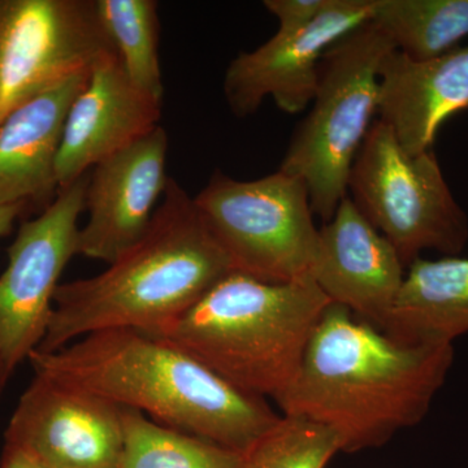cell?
Instances as JSON below:
<instances>
[{"mask_svg":"<svg viewBox=\"0 0 468 468\" xmlns=\"http://www.w3.org/2000/svg\"><path fill=\"white\" fill-rule=\"evenodd\" d=\"M452 362V344L401 343L331 303L276 402L331 428L341 452L378 448L427 417Z\"/></svg>","mask_w":468,"mask_h":468,"instance_id":"cell-1","label":"cell"},{"mask_svg":"<svg viewBox=\"0 0 468 468\" xmlns=\"http://www.w3.org/2000/svg\"><path fill=\"white\" fill-rule=\"evenodd\" d=\"M27 360L34 374L239 454L280 418L266 399L228 384L165 338L134 329L95 332Z\"/></svg>","mask_w":468,"mask_h":468,"instance_id":"cell-2","label":"cell"},{"mask_svg":"<svg viewBox=\"0 0 468 468\" xmlns=\"http://www.w3.org/2000/svg\"><path fill=\"white\" fill-rule=\"evenodd\" d=\"M232 272V261L203 223L193 197L169 178L140 241L103 272L58 285L37 350H58L110 329L165 335Z\"/></svg>","mask_w":468,"mask_h":468,"instance_id":"cell-3","label":"cell"},{"mask_svg":"<svg viewBox=\"0 0 468 468\" xmlns=\"http://www.w3.org/2000/svg\"><path fill=\"white\" fill-rule=\"evenodd\" d=\"M329 304L311 276L267 282L234 271L160 337L241 392L276 401Z\"/></svg>","mask_w":468,"mask_h":468,"instance_id":"cell-4","label":"cell"},{"mask_svg":"<svg viewBox=\"0 0 468 468\" xmlns=\"http://www.w3.org/2000/svg\"><path fill=\"white\" fill-rule=\"evenodd\" d=\"M396 46L377 24L356 27L320 61L311 109L295 129L280 171L302 178L324 223L349 193L351 167L378 109V68Z\"/></svg>","mask_w":468,"mask_h":468,"instance_id":"cell-5","label":"cell"},{"mask_svg":"<svg viewBox=\"0 0 468 468\" xmlns=\"http://www.w3.org/2000/svg\"><path fill=\"white\" fill-rule=\"evenodd\" d=\"M349 198L408 268L421 252L457 257L468 242L466 211L452 196L432 150L409 155L378 120L351 167Z\"/></svg>","mask_w":468,"mask_h":468,"instance_id":"cell-6","label":"cell"},{"mask_svg":"<svg viewBox=\"0 0 468 468\" xmlns=\"http://www.w3.org/2000/svg\"><path fill=\"white\" fill-rule=\"evenodd\" d=\"M193 199L236 272L267 282L311 276L319 229L302 178L279 169L241 181L217 171Z\"/></svg>","mask_w":468,"mask_h":468,"instance_id":"cell-7","label":"cell"},{"mask_svg":"<svg viewBox=\"0 0 468 468\" xmlns=\"http://www.w3.org/2000/svg\"><path fill=\"white\" fill-rule=\"evenodd\" d=\"M111 50L94 0H0V122Z\"/></svg>","mask_w":468,"mask_h":468,"instance_id":"cell-8","label":"cell"},{"mask_svg":"<svg viewBox=\"0 0 468 468\" xmlns=\"http://www.w3.org/2000/svg\"><path fill=\"white\" fill-rule=\"evenodd\" d=\"M89 175L58 190L38 218L23 223L8 248V266L0 275V359L11 374L45 338L58 279L79 255Z\"/></svg>","mask_w":468,"mask_h":468,"instance_id":"cell-9","label":"cell"},{"mask_svg":"<svg viewBox=\"0 0 468 468\" xmlns=\"http://www.w3.org/2000/svg\"><path fill=\"white\" fill-rule=\"evenodd\" d=\"M122 408L95 394L34 374L5 430L45 468H120Z\"/></svg>","mask_w":468,"mask_h":468,"instance_id":"cell-10","label":"cell"},{"mask_svg":"<svg viewBox=\"0 0 468 468\" xmlns=\"http://www.w3.org/2000/svg\"><path fill=\"white\" fill-rule=\"evenodd\" d=\"M372 20V0H335L318 21L300 33H275L241 52L224 76V95L237 117L257 112L272 98L282 112L297 115L313 101L323 55L338 39Z\"/></svg>","mask_w":468,"mask_h":468,"instance_id":"cell-11","label":"cell"},{"mask_svg":"<svg viewBox=\"0 0 468 468\" xmlns=\"http://www.w3.org/2000/svg\"><path fill=\"white\" fill-rule=\"evenodd\" d=\"M168 135L162 125L92 168L79 255L116 261L143 239L167 189Z\"/></svg>","mask_w":468,"mask_h":468,"instance_id":"cell-12","label":"cell"},{"mask_svg":"<svg viewBox=\"0 0 468 468\" xmlns=\"http://www.w3.org/2000/svg\"><path fill=\"white\" fill-rule=\"evenodd\" d=\"M162 104L129 79L115 51L104 52L68 112L57 158L58 190L158 128Z\"/></svg>","mask_w":468,"mask_h":468,"instance_id":"cell-13","label":"cell"},{"mask_svg":"<svg viewBox=\"0 0 468 468\" xmlns=\"http://www.w3.org/2000/svg\"><path fill=\"white\" fill-rule=\"evenodd\" d=\"M405 273L392 243L347 196L319 229L311 277L320 291L331 303L383 331Z\"/></svg>","mask_w":468,"mask_h":468,"instance_id":"cell-14","label":"cell"},{"mask_svg":"<svg viewBox=\"0 0 468 468\" xmlns=\"http://www.w3.org/2000/svg\"><path fill=\"white\" fill-rule=\"evenodd\" d=\"M468 109V46L415 60L399 50L378 68L380 122L392 129L409 155L432 150L437 132Z\"/></svg>","mask_w":468,"mask_h":468,"instance_id":"cell-15","label":"cell"},{"mask_svg":"<svg viewBox=\"0 0 468 468\" xmlns=\"http://www.w3.org/2000/svg\"><path fill=\"white\" fill-rule=\"evenodd\" d=\"M80 73L20 104L0 122V206L57 198V158L70 106L88 84Z\"/></svg>","mask_w":468,"mask_h":468,"instance_id":"cell-16","label":"cell"},{"mask_svg":"<svg viewBox=\"0 0 468 468\" xmlns=\"http://www.w3.org/2000/svg\"><path fill=\"white\" fill-rule=\"evenodd\" d=\"M383 332L405 344H452L468 334L467 258L412 261Z\"/></svg>","mask_w":468,"mask_h":468,"instance_id":"cell-17","label":"cell"},{"mask_svg":"<svg viewBox=\"0 0 468 468\" xmlns=\"http://www.w3.org/2000/svg\"><path fill=\"white\" fill-rule=\"evenodd\" d=\"M372 23L415 60L440 57L468 37V0H372Z\"/></svg>","mask_w":468,"mask_h":468,"instance_id":"cell-18","label":"cell"},{"mask_svg":"<svg viewBox=\"0 0 468 468\" xmlns=\"http://www.w3.org/2000/svg\"><path fill=\"white\" fill-rule=\"evenodd\" d=\"M120 468H239V452L162 426L143 412L122 410Z\"/></svg>","mask_w":468,"mask_h":468,"instance_id":"cell-19","label":"cell"},{"mask_svg":"<svg viewBox=\"0 0 468 468\" xmlns=\"http://www.w3.org/2000/svg\"><path fill=\"white\" fill-rule=\"evenodd\" d=\"M104 34L126 75L144 91L163 100L159 61V14L155 0H94Z\"/></svg>","mask_w":468,"mask_h":468,"instance_id":"cell-20","label":"cell"},{"mask_svg":"<svg viewBox=\"0 0 468 468\" xmlns=\"http://www.w3.org/2000/svg\"><path fill=\"white\" fill-rule=\"evenodd\" d=\"M341 452L331 428L298 415H282L250 448L239 468H325Z\"/></svg>","mask_w":468,"mask_h":468,"instance_id":"cell-21","label":"cell"},{"mask_svg":"<svg viewBox=\"0 0 468 468\" xmlns=\"http://www.w3.org/2000/svg\"><path fill=\"white\" fill-rule=\"evenodd\" d=\"M334 3L335 0H266L263 5L279 23L276 33L292 36L313 26Z\"/></svg>","mask_w":468,"mask_h":468,"instance_id":"cell-22","label":"cell"},{"mask_svg":"<svg viewBox=\"0 0 468 468\" xmlns=\"http://www.w3.org/2000/svg\"><path fill=\"white\" fill-rule=\"evenodd\" d=\"M0 468H45L27 452L14 445L5 443Z\"/></svg>","mask_w":468,"mask_h":468,"instance_id":"cell-23","label":"cell"},{"mask_svg":"<svg viewBox=\"0 0 468 468\" xmlns=\"http://www.w3.org/2000/svg\"><path fill=\"white\" fill-rule=\"evenodd\" d=\"M26 208L24 205L0 206V239L12 232L15 221Z\"/></svg>","mask_w":468,"mask_h":468,"instance_id":"cell-24","label":"cell"},{"mask_svg":"<svg viewBox=\"0 0 468 468\" xmlns=\"http://www.w3.org/2000/svg\"><path fill=\"white\" fill-rule=\"evenodd\" d=\"M5 385H7V378H5V371L0 366V399H2V394L5 392Z\"/></svg>","mask_w":468,"mask_h":468,"instance_id":"cell-25","label":"cell"}]
</instances>
